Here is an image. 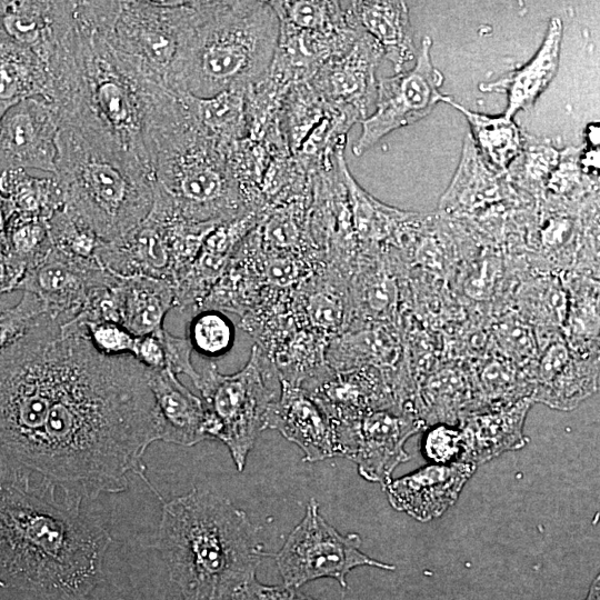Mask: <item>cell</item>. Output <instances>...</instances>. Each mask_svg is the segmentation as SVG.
<instances>
[{"mask_svg":"<svg viewBox=\"0 0 600 600\" xmlns=\"http://www.w3.org/2000/svg\"><path fill=\"white\" fill-rule=\"evenodd\" d=\"M27 474L0 472V587L78 598L100 581L111 536L82 496Z\"/></svg>","mask_w":600,"mask_h":600,"instance_id":"1","label":"cell"},{"mask_svg":"<svg viewBox=\"0 0 600 600\" xmlns=\"http://www.w3.org/2000/svg\"><path fill=\"white\" fill-rule=\"evenodd\" d=\"M233 144L198 123L183 93L158 87L146 94L153 196L179 219L218 226L251 212L230 167Z\"/></svg>","mask_w":600,"mask_h":600,"instance_id":"2","label":"cell"},{"mask_svg":"<svg viewBox=\"0 0 600 600\" xmlns=\"http://www.w3.org/2000/svg\"><path fill=\"white\" fill-rule=\"evenodd\" d=\"M156 548L184 600H237L264 556L247 513L198 489L163 502Z\"/></svg>","mask_w":600,"mask_h":600,"instance_id":"3","label":"cell"},{"mask_svg":"<svg viewBox=\"0 0 600 600\" xmlns=\"http://www.w3.org/2000/svg\"><path fill=\"white\" fill-rule=\"evenodd\" d=\"M63 210L100 240H119L149 214L151 169L110 134L92 126L61 123L56 171Z\"/></svg>","mask_w":600,"mask_h":600,"instance_id":"4","label":"cell"},{"mask_svg":"<svg viewBox=\"0 0 600 600\" xmlns=\"http://www.w3.org/2000/svg\"><path fill=\"white\" fill-rule=\"evenodd\" d=\"M279 32L269 1H190L168 88L196 98L248 89L268 73Z\"/></svg>","mask_w":600,"mask_h":600,"instance_id":"5","label":"cell"},{"mask_svg":"<svg viewBox=\"0 0 600 600\" xmlns=\"http://www.w3.org/2000/svg\"><path fill=\"white\" fill-rule=\"evenodd\" d=\"M190 1H78L79 23L137 79L168 88Z\"/></svg>","mask_w":600,"mask_h":600,"instance_id":"6","label":"cell"},{"mask_svg":"<svg viewBox=\"0 0 600 600\" xmlns=\"http://www.w3.org/2000/svg\"><path fill=\"white\" fill-rule=\"evenodd\" d=\"M77 20V19H76ZM80 36L79 82L59 123L80 121L110 134L150 169L146 146L143 84L119 62L108 44L77 22Z\"/></svg>","mask_w":600,"mask_h":600,"instance_id":"7","label":"cell"},{"mask_svg":"<svg viewBox=\"0 0 600 600\" xmlns=\"http://www.w3.org/2000/svg\"><path fill=\"white\" fill-rule=\"evenodd\" d=\"M200 373L197 388L206 410L208 439L223 442L239 471L258 434L264 430L269 406L276 392L268 381L278 376L264 352L254 344L246 366L232 374H222L213 362Z\"/></svg>","mask_w":600,"mask_h":600,"instance_id":"8","label":"cell"},{"mask_svg":"<svg viewBox=\"0 0 600 600\" xmlns=\"http://www.w3.org/2000/svg\"><path fill=\"white\" fill-rule=\"evenodd\" d=\"M362 540L357 533L341 534L319 512L311 499L301 522L290 532L274 556L284 586L298 588L320 578H332L347 588V574L361 566L394 570L360 551Z\"/></svg>","mask_w":600,"mask_h":600,"instance_id":"9","label":"cell"},{"mask_svg":"<svg viewBox=\"0 0 600 600\" xmlns=\"http://www.w3.org/2000/svg\"><path fill=\"white\" fill-rule=\"evenodd\" d=\"M431 46V38L424 37L410 70L377 81L376 109L362 120L361 133L352 147L357 157L392 131L427 117L438 103L452 100L440 90L443 74L433 66Z\"/></svg>","mask_w":600,"mask_h":600,"instance_id":"10","label":"cell"},{"mask_svg":"<svg viewBox=\"0 0 600 600\" xmlns=\"http://www.w3.org/2000/svg\"><path fill=\"white\" fill-rule=\"evenodd\" d=\"M422 426L413 413L400 408L369 411L336 427L341 457L352 460L362 478L384 486L393 470L409 460L404 442Z\"/></svg>","mask_w":600,"mask_h":600,"instance_id":"11","label":"cell"},{"mask_svg":"<svg viewBox=\"0 0 600 600\" xmlns=\"http://www.w3.org/2000/svg\"><path fill=\"white\" fill-rule=\"evenodd\" d=\"M117 279L97 259L70 257L52 247L41 262L24 272L17 290L36 294L47 314L64 323L80 312L94 288L112 284Z\"/></svg>","mask_w":600,"mask_h":600,"instance_id":"12","label":"cell"},{"mask_svg":"<svg viewBox=\"0 0 600 600\" xmlns=\"http://www.w3.org/2000/svg\"><path fill=\"white\" fill-rule=\"evenodd\" d=\"M59 116L41 98H29L0 120V169L56 171Z\"/></svg>","mask_w":600,"mask_h":600,"instance_id":"13","label":"cell"},{"mask_svg":"<svg viewBox=\"0 0 600 600\" xmlns=\"http://www.w3.org/2000/svg\"><path fill=\"white\" fill-rule=\"evenodd\" d=\"M382 57L377 42L362 32L349 50L327 61L309 82L327 104L349 110L362 121L376 99L374 72Z\"/></svg>","mask_w":600,"mask_h":600,"instance_id":"14","label":"cell"},{"mask_svg":"<svg viewBox=\"0 0 600 600\" xmlns=\"http://www.w3.org/2000/svg\"><path fill=\"white\" fill-rule=\"evenodd\" d=\"M278 380L281 393L268 408L264 429H274L296 443L304 461L341 457L336 427L326 412L302 387Z\"/></svg>","mask_w":600,"mask_h":600,"instance_id":"15","label":"cell"},{"mask_svg":"<svg viewBox=\"0 0 600 600\" xmlns=\"http://www.w3.org/2000/svg\"><path fill=\"white\" fill-rule=\"evenodd\" d=\"M476 468L462 461L432 463L390 480L383 488L393 509L426 522L440 517L457 501Z\"/></svg>","mask_w":600,"mask_h":600,"instance_id":"16","label":"cell"},{"mask_svg":"<svg viewBox=\"0 0 600 600\" xmlns=\"http://www.w3.org/2000/svg\"><path fill=\"white\" fill-rule=\"evenodd\" d=\"M158 440L184 447L208 439L202 399L186 388L170 370H150Z\"/></svg>","mask_w":600,"mask_h":600,"instance_id":"17","label":"cell"},{"mask_svg":"<svg viewBox=\"0 0 600 600\" xmlns=\"http://www.w3.org/2000/svg\"><path fill=\"white\" fill-rule=\"evenodd\" d=\"M532 403L523 398L516 403L472 413L460 422L462 449L459 461L482 464L527 443L523 426Z\"/></svg>","mask_w":600,"mask_h":600,"instance_id":"18","label":"cell"},{"mask_svg":"<svg viewBox=\"0 0 600 600\" xmlns=\"http://www.w3.org/2000/svg\"><path fill=\"white\" fill-rule=\"evenodd\" d=\"M562 36V21L553 17L540 48L529 62L496 81L480 83L481 91L507 94L508 106L503 116L512 119L518 111L530 110L554 79L559 70Z\"/></svg>","mask_w":600,"mask_h":600,"instance_id":"19","label":"cell"},{"mask_svg":"<svg viewBox=\"0 0 600 600\" xmlns=\"http://www.w3.org/2000/svg\"><path fill=\"white\" fill-rule=\"evenodd\" d=\"M358 28L380 47L383 57L401 72L417 56L408 6L403 1H349Z\"/></svg>","mask_w":600,"mask_h":600,"instance_id":"20","label":"cell"},{"mask_svg":"<svg viewBox=\"0 0 600 600\" xmlns=\"http://www.w3.org/2000/svg\"><path fill=\"white\" fill-rule=\"evenodd\" d=\"M114 292L120 324L136 337L162 329L166 314L174 308L173 284L164 279L119 277Z\"/></svg>","mask_w":600,"mask_h":600,"instance_id":"21","label":"cell"},{"mask_svg":"<svg viewBox=\"0 0 600 600\" xmlns=\"http://www.w3.org/2000/svg\"><path fill=\"white\" fill-rule=\"evenodd\" d=\"M596 377L594 369L571 363L564 348L552 347L537 370L530 399L556 409H573L597 389Z\"/></svg>","mask_w":600,"mask_h":600,"instance_id":"22","label":"cell"},{"mask_svg":"<svg viewBox=\"0 0 600 600\" xmlns=\"http://www.w3.org/2000/svg\"><path fill=\"white\" fill-rule=\"evenodd\" d=\"M50 78L44 63L30 50L0 41V120L29 98L49 101Z\"/></svg>","mask_w":600,"mask_h":600,"instance_id":"23","label":"cell"},{"mask_svg":"<svg viewBox=\"0 0 600 600\" xmlns=\"http://www.w3.org/2000/svg\"><path fill=\"white\" fill-rule=\"evenodd\" d=\"M449 104L467 118L472 142L482 161L496 173L507 172L523 143V133L516 122L503 114L492 117L468 110L453 100Z\"/></svg>","mask_w":600,"mask_h":600,"instance_id":"24","label":"cell"},{"mask_svg":"<svg viewBox=\"0 0 600 600\" xmlns=\"http://www.w3.org/2000/svg\"><path fill=\"white\" fill-rule=\"evenodd\" d=\"M0 192L8 199L12 214L48 222L63 209V194L54 179L31 176L24 169H7L0 173Z\"/></svg>","mask_w":600,"mask_h":600,"instance_id":"25","label":"cell"},{"mask_svg":"<svg viewBox=\"0 0 600 600\" xmlns=\"http://www.w3.org/2000/svg\"><path fill=\"white\" fill-rule=\"evenodd\" d=\"M248 89H231L211 98L184 96L198 123L210 136L231 146L248 137Z\"/></svg>","mask_w":600,"mask_h":600,"instance_id":"26","label":"cell"},{"mask_svg":"<svg viewBox=\"0 0 600 600\" xmlns=\"http://www.w3.org/2000/svg\"><path fill=\"white\" fill-rule=\"evenodd\" d=\"M280 22L299 30L326 34L362 32L348 1H269Z\"/></svg>","mask_w":600,"mask_h":600,"instance_id":"27","label":"cell"},{"mask_svg":"<svg viewBox=\"0 0 600 600\" xmlns=\"http://www.w3.org/2000/svg\"><path fill=\"white\" fill-rule=\"evenodd\" d=\"M234 333L232 321L216 309L196 312L187 328V338L193 351L207 358H218L229 352Z\"/></svg>","mask_w":600,"mask_h":600,"instance_id":"28","label":"cell"},{"mask_svg":"<svg viewBox=\"0 0 600 600\" xmlns=\"http://www.w3.org/2000/svg\"><path fill=\"white\" fill-rule=\"evenodd\" d=\"M52 249L48 223L39 219L11 216L8 223L7 257L26 268L41 262Z\"/></svg>","mask_w":600,"mask_h":600,"instance_id":"29","label":"cell"},{"mask_svg":"<svg viewBox=\"0 0 600 600\" xmlns=\"http://www.w3.org/2000/svg\"><path fill=\"white\" fill-rule=\"evenodd\" d=\"M559 152L550 144L534 139H526L523 134L522 148L509 166L512 178L526 187L543 186L559 162Z\"/></svg>","mask_w":600,"mask_h":600,"instance_id":"30","label":"cell"},{"mask_svg":"<svg viewBox=\"0 0 600 600\" xmlns=\"http://www.w3.org/2000/svg\"><path fill=\"white\" fill-rule=\"evenodd\" d=\"M47 223L54 249L74 258L96 259L102 240L70 218L63 209L57 211Z\"/></svg>","mask_w":600,"mask_h":600,"instance_id":"31","label":"cell"},{"mask_svg":"<svg viewBox=\"0 0 600 600\" xmlns=\"http://www.w3.org/2000/svg\"><path fill=\"white\" fill-rule=\"evenodd\" d=\"M44 314L43 302L33 293L23 291L20 301L0 313V350L24 336Z\"/></svg>","mask_w":600,"mask_h":600,"instance_id":"32","label":"cell"},{"mask_svg":"<svg viewBox=\"0 0 600 600\" xmlns=\"http://www.w3.org/2000/svg\"><path fill=\"white\" fill-rule=\"evenodd\" d=\"M82 332L93 348L106 356H131L137 338L116 322L88 323Z\"/></svg>","mask_w":600,"mask_h":600,"instance_id":"33","label":"cell"},{"mask_svg":"<svg viewBox=\"0 0 600 600\" xmlns=\"http://www.w3.org/2000/svg\"><path fill=\"white\" fill-rule=\"evenodd\" d=\"M462 449L460 428L450 424H433L422 438V451L434 463L459 461Z\"/></svg>","mask_w":600,"mask_h":600,"instance_id":"34","label":"cell"},{"mask_svg":"<svg viewBox=\"0 0 600 600\" xmlns=\"http://www.w3.org/2000/svg\"><path fill=\"white\" fill-rule=\"evenodd\" d=\"M161 338L166 352V369L172 373H183L188 376L197 387L200 381V373L194 369L191 354L193 349L187 337L171 334L164 328L161 330Z\"/></svg>","mask_w":600,"mask_h":600,"instance_id":"35","label":"cell"},{"mask_svg":"<svg viewBox=\"0 0 600 600\" xmlns=\"http://www.w3.org/2000/svg\"><path fill=\"white\" fill-rule=\"evenodd\" d=\"M162 329L136 338L131 356L150 370L166 369V352L161 338Z\"/></svg>","mask_w":600,"mask_h":600,"instance_id":"36","label":"cell"},{"mask_svg":"<svg viewBox=\"0 0 600 600\" xmlns=\"http://www.w3.org/2000/svg\"><path fill=\"white\" fill-rule=\"evenodd\" d=\"M237 600H314L297 588L267 586L252 578L241 590Z\"/></svg>","mask_w":600,"mask_h":600,"instance_id":"37","label":"cell"},{"mask_svg":"<svg viewBox=\"0 0 600 600\" xmlns=\"http://www.w3.org/2000/svg\"><path fill=\"white\" fill-rule=\"evenodd\" d=\"M26 268L7 256L0 254V294L17 290Z\"/></svg>","mask_w":600,"mask_h":600,"instance_id":"38","label":"cell"},{"mask_svg":"<svg viewBox=\"0 0 600 600\" xmlns=\"http://www.w3.org/2000/svg\"><path fill=\"white\" fill-rule=\"evenodd\" d=\"M12 209L8 199L0 192V254L8 253V223Z\"/></svg>","mask_w":600,"mask_h":600,"instance_id":"39","label":"cell"}]
</instances>
